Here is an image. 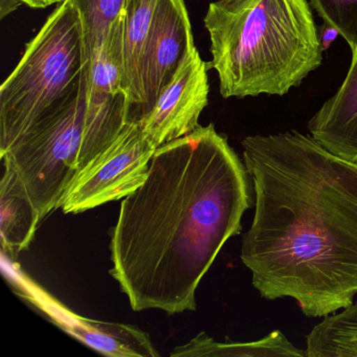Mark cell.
Here are the masks:
<instances>
[{
    "mask_svg": "<svg viewBox=\"0 0 357 357\" xmlns=\"http://www.w3.org/2000/svg\"><path fill=\"white\" fill-rule=\"evenodd\" d=\"M255 214L241 260L265 300L325 317L357 294V162L298 131L242 141Z\"/></svg>",
    "mask_w": 357,
    "mask_h": 357,
    "instance_id": "obj_1",
    "label": "cell"
},
{
    "mask_svg": "<svg viewBox=\"0 0 357 357\" xmlns=\"http://www.w3.org/2000/svg\"><path fill=\"white\" fill-rule=\"evenodd\" d=\"M243 160L214 124L158 147L110 231L114 278L135 311L196 309V290L252 204Z\"/></svg>",
    "mask_w": 357,
    "mask_h": 357,
    "instance_id": "obj_2",
    "label": "cell"
},
{
    "mask_svg": "<svg viewBox=\"0 0 357 357\" xmlns=\"http://www.w3.org/2000/svg\"><path fill=\"white\" fill-rule=\"evenodd\" d=\"M309 0H216L204 26L220 93L284 96L321 66L323 49Z\"/></svg>",
    "mask_w": 357,
    "mask_h": 357,
    "instance_id": "obj_3",
    "label": "cell"
},
{
    "mask_svg": "<svg viewBox=\"0 0 357 357\" xmlns=\"http://www.w3.org/2000/svg\"><path fill=\"white\" fill-rule=\"evenodd\" d=\"M83 37L73 0L59 3L0 87V156L82 86Z\"/></svg>",
    "mask_w": 357,
    "mask_h": 357,
    "instance_id": "obj_4",
    "label": "cell"
},
{
    "mask_svg": "<svg viewBox=\"0 0 357 357\" xmlns=\"http://www.w3.org/2000/svg\"><path fill=\"white\" fill-rule=\"evenodd\" d=\"M84 114L82 82L78 95L1 155L20 175L43 220L61 206L66 191L78 176Z\"/></svg>",
    "mask_w": 357,
    "mask_h": 357,
    "instance_id": "obj_5",
    "label": "cell"
},
{
    "mask_svg": "<svg viewBox=\"0 0 357 357\" xmlns=\"http://www.w3.org/2000/svg\"><path fill=\"white\" fill-rule=\"evenodd\" d=\"M156 149L139 123L128 121L116 141L79 173L60 208L78 214L130 195L145 181Z\"/></svg>",
    "mask_w": 357,
    "mask_h": 357,
    "instance_id": "obj_6",
    "label": "cell"
},
{
    "mask_svg": "<svg viewBox=\"0 0 357 357\" xmlns=\"http://www.w3.org/2000/svg\"><path fill=\"white\" fill-rule=\"evenodd\" d=\"M208 63L194 45L153 107L135 121L156 148L200 126L198 120L208 104Z\"/></svg>",
    "mask_w": 357,
    "mask_h": 357,
    "instance_id": "obj_7",
    "label": "cell"
},
{
    "mask_svg": "<svg viewBox=\"0 0 357 357\" xmlns=\"http://www.w3.org/2000/svg\"><path fill=\"white\" fill-rule=\"evenodd\" d=\"M194 45L185 0H160L142 62V104L129 121L150 112Z\"/></svg>",
    "mask_w": 357,
    "mask_h": 357,
    "instance_id": "obj_8",
    "label": "cell"
},
{
    "mask_svg": "<svg viewBox=\"0 0 357 357\" xmlns=\"http://www.w3.org/2000/svg\"><path fill=\"white\" fill-rule=\"evenodd\" d=\"M26 302L63 329L93 350L114 357H156L149 335L137 326L128 324L107 323L97 319H85L75 314L63 305L41 291L36 286L22 284V291L18 292Z\"/></svg>",
    "mask_w": 357,
    "mask_h": 357,
    "instance_id": "obj_9",
    "label": "cell"
},
{
    "mask_svg": "<svg viewBox=\"0 0 357 357\" xmlns=\"http://www.w3.org/2000/svg\"><path fill=\"white\" fill-rule=\"evenodd\" d=\"M308 130L332 153L357 162V51L344 82L309 121Z\"/></svg>",
    "mask_w": 357,
    "mask_h": 357,
    "instance_id": "obj_10",
    "label": "cell"
},
{
    "mask_svg": "<svg viewBox=\"0 0 357 357\" xmlns=\"http://www.w3.org/2000/svg\"><path fill=\"white\" fill-rule=\"evenodd\" d=\"M0 181V237L1 248L12 259L28 250L43 220L11 162L1 158Z\"/></svg>",
    "mask_w": 357,
    "mask_h": 357,
    "instance_id": "obj_11",
    "label": "cell"
},
{
    "mask_svg": "<svg viewBox=\"0 0 357 357\" xmlns=\"http://www.w3.org/2000/svg\"><path fill=\"white\" fill-rule=\"evenodd\" d=\"M158 3L160 0H130L125 10V77L131 104L129 120L142 104V62Z\"/></svg>",
    "mask_w": 357,
    "mask_h": 357,
    "instance_id": "obj_12",
    "label": "cell"
},
{
    "mask_svg": "<svg viewBox=\"0 0 357 357\" xmlns=\"http://www.w3.org/2000/svg\"><path fill=\"white\" fill-rule=\"evenodd\" d=\"M171 356L307 357L305 351L294 347L279 330L250 342H219L200 333L187 344L175 348Z\"/></svg>",
    "mask_w": 357,
    "mask_h": 357,
    "instance_id": "obj_13",
    "label": "cell"
},
{
    "mask_svg": "<svg viewBox=\"0 0 357 357\" xmlns=\"http://www.w3.org/2000/svg\"><path fill=\"white\" fill-rule=\"evenodd\" d=\"M307 357H357V304L327 315L306 336Z\"/></svg>",
    "mask_w": 357,
    "mask_h": 357,
    "instance_id": "obj_14",
    "label": "cell"
},
{
    "mask_svg": "<svg viewBox=\"0 0 357 357\" xmlns=\"http://www.w3.org/2000/svg\"><path fill=\"white\" fill-rule=\"evenodd\" d=\"M82 26L83 63L97 49L112 22L123 15L130 0H73Z\"/></svg>",
    "mask_w": 357,
    "mask_h": 357,
    "instance_id": "obj_15",
    "label": "cell"
},
{
    "mask_svg": "<svg viewBox=\"0 0 357 357\" xmlns=\"http://www.w3.org/2000/svg\"><path fill=\"white\" fill-rule=\"evenodd\" d=\"M312 9L357 51V0H309Z\"/></svg>",
    "mask_w": 357,
    "mask_h": 357,
    "instance_id": "obj_16",
    "label": "cell"
},
{
    "mask_svg": "<svg viewBox=\"0 0 357 357\" xmlns=\"http://www.w3.org/2000/svg\"><path fill=\"white\" fill-rule=\"evenodd\" d=\"M66 0H0V18L3 20L6 16L13 13L14 11L22 7L32 8V9H45L56 3H64Z\"/></svg>",
    "mask_w": 357,
    "mask_h": 357,
    "instance_id": "obj_17",
    "label": "cell"
},
{
    "mask_svg": "<svg viewBox=\"0 0 357 357\" xmlns=\"http://www.w3.org/2000/svg\"><path fill=\"white\" fill-rule=\"evenodd\" d=\"M338 35L340 34H338V32L335 29L328 26V24H324V26L321 28V33L319 34L323 52H326L329 49L330 45H331L332 43L335 40L336 37H337Z\"/></svg>",
    "mask_w": 357,
    "mask_h": 357,
    "instance_id": "obj_18",
    "label": "cell"
}]
</instances>
